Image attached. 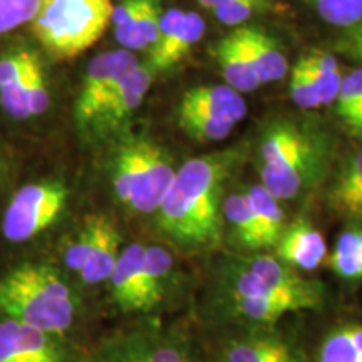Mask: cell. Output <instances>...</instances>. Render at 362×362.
<instances>
[{"instance_id": "16", "label": "cell", "mask_w": 362, "mask_h": 362, "mask_svg": "<svg viewBox=\"0 0 362 362\" xmlns=\"http://www.w3.org/2000/svg\"><path fill=\"white\" fill-rule=\"evenodd\" d=\"M329 248L325 235L310 216L309 208H304L291 215L270 253L300 274L320 275Z\"/></svg>"}, {"instance_id": "11", "label": "cell", "mask_w": 362, "mask_h": 362, "mask_svg": "<svg viewBox=\"0 0 362 362\" xmlns=\"http://www.w3.org/2000/svg\"><path fill=\"white\" fill-rule=\"evenodd\" d=\"M112 11L111 0H42L34 33L54 56L74 57L101 39Z\"/></svg>"}, {"instance_id": "32", "label": "cell", "mask_w": 362, "mask_h": 362, "mask_svg": "<svg viewBox=\"0 0 362 362\" xmlns=\"http://www.w3.org/2000/svg\"><path fill=\"white\" fill-rule=\"evenodd\" d=\"M264 4V0H225L215 16L225 25H240L247 22Z\"/></svg>"}, {"instance_id": "3", "label": "cell", "mask_w": 362, "mask_h": 362, "mask_svg": "<svg viewBox=\"0 0 362 362\" xmlns=\"http://www.w3.org/2000/svg\"><path fill=\"white\" fill-rule=\"evenodd\" d=\"M197 264L151 235H131L101 298L104 324L192 314Z\"/></svg>"}, {"instance_id": "29", "label": "cell", "mask_w": 362, "mask_h": 362, "mask_svg": "<svg viewBox=\"0 0 362 362\" xmlns=\"http://www.w3.org/2000/svg\"><path fill=\"white\" fill-rule=\"evenodd\" d=\"M312 6L330 25L349 27L362 21V0H310Z\"/></svg>"}, {"instance_id": "34", "label": "cell", "mask_w": 362, "mask_h": 362, "mask_svg": "<svg viewBox=\"0 0 362 362\" xmlns=\"http://www.w3.org/2000/svg\"><path fill=\"white\" fill-rule=\"evenodd\" d=\"M13 175V163L12 158L8 155V151L4 146L2 141H0V198L6 193V189L11 183Z\"/></svg>"}, {"instance_id": "23", "label": "cell", "mask_w": 362, "mask_h": 362, "mask_svg": "<svg viewBox=\"0 0 362 362\" xmlns=\"http://www.w3.org/2000/svg\"><path fill=\"white\" fill-rule=\"evenodd\" d=\"M245 188L248 203H250L253 215H255L257 223L262 235V242L267 252H272L280 235H282L288 218V208L279 202L270 192L262 187L259 181L243 185Z\"/></svg>"}, {"instance_id": "17", "label": "cell", "mask_w": 362, "mask_h": 362, "mask_svg": "<svg viewBox=\"0 0 362 362\" xmlns=\"http://www.w3.org/2000/svg\"><path fill=\"white\" fill-rule=\"evenodd\" d=\"M153 83V69L149 66L138 64L121 79L103 115L90 131L89 143H112L123 136L124 126L129 117L141 106Z\"/></svg>"}, {"instance_id": "1", "label": "cell", "mask_w": 362, "mask_h": 362, "mask_svg": "<svg viewBox=\"0 0 362 362\" xmlns=\"http://www.w3.org/2000/svg\"><path fill=\"white\" fill-rule=\"evenodd\" d=\"M339 296L322 275H304L274 253L216 252L197 264L192 317L198 324H275L319 312Z\"/></svg>"}, {"instance_id": "36", "label": "cell", "mask_w": 362, "mask_h": 362, "mask_svg": "<svg viewBox=\"0 0 362 362\" xmlns=\"http://www.w3.org/2000/svg\"><path fill=\"white\" fill-rule=\"evenodd\" d=\"M197 2L200 4L203 8H208V11H215V8H218L221 4L225 2V0H197Z\"/></svg>"}, {"instance_id": "13", "label": "cell", "mask_w": 362, "mask_h": 362, "mask_svg": "<svg viewBox=\"0 0 362 362\" xmlns=\"http://www.w3.org/2000/svg\"><path fill=\"white\" fill-rule=\"evenodd\" d=\"M45 71L39 56L19 49L0 57V104L13 121H33L51 106Z\"/></svg>"}, {"instance_id": "7", "label": "cell", "mask_w": 362, "mask_h": 362, "mask_svg": "<svg viewBox=\"0 0 362 362\" xmlns=\"http://www.w3.org/2000/svg\"><path fill=\"white\" fill-rule=\"evenodd\" d=\"M181 163L165 144L146 134L112 141L107 183L115 216L129 235H148Z\"/></svg>"}, {"instance_id": "5", "label": "cell", "mask_w": 362, "mask_h": 362, "mask_svg": "<svg viewBox=\"0 0 362 362\" xmlns=\"http://www.w3.org/2000/svg\"><path fill=\"white\" fill-rule=\"evenodd\" d=\"M0 314L88 349L106 327L98 305L51 259L0 272Z\"/></svg>"}, {"instance_id": "33", "label": "cell", "mask_w": 362, "mask_h": 362, "mask_svg": "<svg viewBox=\"0 0 362 362\" xmlns=\"http://www.w3.org/2000/svg\"><path fill=\"white\" fill-rule=\"evenodd\" d=\"M342 223H362V193L346 198L337 205L327 208Z\"/></svg>"}, {"instance_id": "6", "label": "cell", "mask_w": 362, "mask_h": 362, "mask_svg": "<svg viewBox=\"0 0 362 362\" xmlns=\"http://www.w3.org/2000/svg\"><path fill=\"white\" fill-rule=\"evenodd\" d=\"M74 206L76 183L61 170L8 189L0 208V272L24 260L49 259L62 235L83 215Z\"/></svg>"}, {"instance_id": "10", "label": "cell", "mask_w": 362, "mask_h": 362, "mask_svg": "<svg viewBox=\"0 0 362 362\" xmlns=\"http://www.w3.org/2000/svg\"><path fill=\"white\" fill-rule=\"evenodd\" d=\"M194 327L205 362H304L302 314L275 324L194 322Z\"/></svg>"}, {"instance_id": "21", "label": "cell", "mask_w": 362, "mask_h": 362, "mask_svg": "<svg viewBox=\"0 0 362 362\" xmlns=\"http://www.w3.org/2000/svg\"><path fill=\"white\" fill-rule=\"evenodd\" d=\"M178 111L203 112L238 124L247 116V103L238 90L226 84L197 86L181 98Z\"/></svg>"}, {"instance_id": "25", "label": "cell", "mask_w": 362, "mask_h": 362, "mask_svg": "<svg viewBox=\"0 0 362 362\" xmlns=\"http://www.w3.org/2000/svg\"><path fill=\"white\" fill-rule=\"evenodd\" d=\"M362 193V146L339 155L332 173L319 197L330 208L346 198Z\"/></svg>"}, {"instance_id": "14", "label": "cell", "mask_w": 362, "mask_h": 362, "mask_svg": "<svg viewBox=\"0 0 362 362\" xmlns=\"http://www.w3.org/2000/svg\"><path fill=\"white\" fill-rule=\"evenodd\" d=\"M138 64L134 54L126 49L103 52L89 62L74 107L76 126L86 141L121 79Z\"/></svg>"}, {"instance_id": "31", "label": "cell", "mask_w": 362, "mask_h": 362, "mask_svg": "<svg viewBox=\"0 0 362 362\" xmlns=\"http://www.w3.org/2000/svg\"><path fill=\"white\" fill-rule=\"evenodd\" d=\"M42 0H0V35L33 22Z\"/></svg>"}, {"instance_id": "27", "label": "cell", "mask_w": 362, "mask_h": 362, "mask_svg": "<svg viewBox=\"0 0 362 362\" xmlns=\"http://www.w3.org/2000/svg\"><path fill=\"white\" fill-rule=\"evenodd\" d=\"M144 0H123L112 11L111 25L116 40L126 51H138V27L141 21Z\"/></svg>"}, {"instance_id": "35", "label": "cell", "mask_w": 362, "mask_h": 362, "mask_svg": "<svg viewBox=\"0 0 362 362\" xmlns=\"http://www.w3.org/2000/svg\"><path fill=\"white\" fill-rule=\"evenodd\" d=\"M346 133L352 136V138L356 139H361L362 141V104L359 107V112H357V116L354 117V121L349 124V128L346 129Z\"/></svg>"}, {"instance_id": "28", "label": "cell", "mask_w": 362, "mask_h": 362, "mask_svg": "<svg viewBox=\"0 0 362 362\" xmlns=\"http://www.w3.org/2000/svg\"><path fill=\"white\" fill-rule=\"evenodd\" d=\"M288 94H291V99L296 103V106L302 111H312L322 106V99H320L315 81L302 59H298L291 69Z\"/></svg>"}, {"instance_id": "19", "label": "cell", "mask_w": 362, "mask_h": 362, "mask_svg": "<svg viewBox=\"0 0 362 362\" xmlns=\"http://www.w3.org/2000/svg\"><path fill=\"white\" fill-rule=\"evenodd\" d=\"M221 215H223L221 250L235 255L267 252L245 188L243 185H238V180L226 192Z\"/></svg>"}, {"instance_id": "26", "label": "cell", "mask_w": 362, "mask_h": 362, "mask_svg": "<svg viewBox=\"0 0 362 362\" xmlns=\"http://www.w3.org/2000/svg\"><path fill=\"white\" fill-rule=\"evenodd\" d=\"M302 61H304L310 76L315 81L320 99H322V106L336 103L344 78L341 71H339L336 57L330 56L327 52L314 51L302 57Z\"/></svg>"}, {"instance_id": "37", "label": "cell", "mask_w": 362, "mask_h": 362, "mask_svg": "<svg viewBox=\"0 0 362 362\" xmlns=\"http://www.w3.org/2000/svg\"><path fill=\"white\" fill-rule=\"evenodd\" d=\"M344 52L351 54L352 57L359 59V61H362V45H359V47H351V49H344Z\"/></svg>"}, {"instance_id": "12", "label": "cell", "mask_w": 362, "mask_h": 362, "mask_svg": "<svg viewBox=\"0 0 362 362\" xmlns=\"http://www.w3.org/2000/svg\"><path fill=\"white\" fill-rule=\"evenodd\" d=\"M304 362H362V297L337 296L302 314Z\"/></svg>"}, {"instance_id": "4", "label": "cell", "mask_w": 362, "mask_h": 362, "mask_svg": "<svg viewBox=\"0 0 362 362\" xmlns=\"http://www.w3.org/2000/svg\"><path fill=\"white\" fill-rule=\"evenodd\" d=\"M339 155L337 138L324 124L280 116L262 126L248 161L262 187L298 211L319 198Z\"/></svg>"}, {"instance_id": "9", "label": "cell", "mask_w": 362, "mask_h": 362, "mask_svg": "<svg viewBox=\"0 0 362 362\" xmlns=\"http://www.w3.org/2000/svg\"><path fill=\"white\" fill-rule=\"evenodd\" d=\"M88 362H205L192 314L107 324Z\"/></svg>"}, {"instance_id": "8", "label": "cell", "mask_w": 362, "mask_h": 362, "mask_svg": "<svg viewBox=\"0 0 362 362\" xmlns=\"http://www.w3.org/2000/svg\"><path fill=\"white\" fill-rule=\"evenodd\" d=\"M129 237L110 210L93 208L62 235L49 259L101 310L103 293Z\"/></svg>"}, {"instance_id": "24", "label": "cell", "mask_w": 362, "mask_h": 362, "mask_svg": "<svg viewBox=\"0 0 362 362\" xmlns=\"http://www.w3.org/2000/svg\"><path fill=\"white\" fill-rule=\"evenodd\" d=\"M214 56L221 76H223L225 84L238 90L240 94L252 93L262 86L235 33L225 35L215 45Z\"/></svg>"}, {"instance_id": "22", "label": "cell", "mask_w": 362, "mask_h": 362, "mask_svg": "<svg viewBox=\"0 0 362 362\" xmlns=\"http://www.w3.org/2000/svg\"><path fill=\"white\" fill-rule=\"evenodd\" d=\"M242 44L260 84L277 83L288 71V62L279 44L257 27H238L233 30Z\"/></svg>"}, {"instance_id": "2", "label": "cell", "mask_w": 362, "mask_h": 362, "mask_svg": "<svg viewBox=\"0 0 362 362\" xmlns=\"http://www.w3.org/2000/svg\"><path fill=\"white\" fill-rule=\"evenodd\" d=\"M250 160V143L211 149L181 161L149 233L193 264L221 250L223 200Z\"/></svg>"}, {"instance_id": "18", "label": "cell", "mask_w": 362, "mask_h": 362, "mask_svg": "<svg viewBox=\"0 0 362 362\" xmlns=\"http://www.w3.org/2000/svg\"><path fill=\"white\" fill-rule=\"evenodd\" d=\"M205 34V21L198 13L173 7L163 12L160 33L149 54L153 71H166L178 64Z\"/></svg>"}, {"instance_id": "15", "label": "cell", "mask_w": 362, "mask_h": 362, "mask_svg": "<svg viewBox=\"0 0 362 362\" xmlns=\"http://www.w3.org/2000/svg\"><path fill=\"white\" fill-rule=\"evenodd\" d=\"M0 362H88V347L0 314Z\"/></svg>"}, {"instance_id": "20", "label": "cell", "mask_w": 362, "mask_h": 362, "mask_svg": "<svg viewBox=\"0 0 362 362\" xmlns=\"http://www.w3.org/2000/svg\"><path fill=\"white\" fill-rule=\"evenodd\" d=\"M324 272L339 296L362 291V223H342L329 248Z\"/></svg>"}, {"instance_id": "30", "label": "cell", "mask_w": 362, "mask_h": 362, "mask_svg": "<svg viewBox=\"0 0 362 362\" xmlns=\"http://www.w3.org/2000/svg\"><path fill=\"white\" fill-rule=\"evenodd\" d=\"M362 104V69H354L344 76L341 89L336 99L337 117L341 119L344 129L349 128L359 112Z\"/></svg>"}]
</instances>
